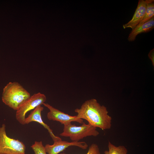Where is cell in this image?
<instances>
[{
    "label": "cell",
    "mask_w": 154,
    "mask_h": 154,
    "mask_svg": "<svg viewBox=\"0 0 154 154\" xmlns=\"http://www.w3.org/2000/svg\"><path fill=\"white\" fill-rule=\"evenodd\" d=\"M46 100V96L40 92L34 94L26 100L16 111V118L19 123L25 125V115L29 111L43 105Z\"/></svg>",
    "instance_id": "5b68a950"
},
{
    "label": "cell",
    "mask_w": 154,
    "mask_h": 154,
    "mask_svg": "<svg viewBox=\"0 0 154 154\" xmlns=\"http://www.w3.org/2000/svg\"><path fill=\"white\" fill-rule=\"evenodd\" d=\"M43 105L49 110L47 115V118L49 120L58 121L64 125L73 121L82 124L83 122V119L78 118L76 116H70L55 108L48 103H44Z\"/></svg>",
    "instance_id": "8992f818"
},
{
    "label": "cell",
    "mask_w": 154,
    "mask_h": 154,
    "mask_svg": "<svg viewBox=\"0 0 154 154\" xmlns=\"http://www.w3.org/2000/svg\"><path fill=\"white\" fill-rule=\"evenodd\" d=\"M154 1L148 3L145 15L142 19L137 26L140 25L148 21L154 17Z\"/></svg>",
    "instance_id": "7c38bea8"
},
{
    "label": "cell",
    "mask_w": 154,
    "mask_h": 154,
    "mask_svg": "<svg viewBox=\"0 0 154 154\" xmlns=\"http://www.w3.org/2000/svg\"><path fill=\"white\" fill-rule=\"evenodd\" d=\"M59 154H66L61 153ZM86 154H101L98 146L95 143H92L89 147Z\"/></svg>",
    "instance_id": "5bb4252c"
},
{
    "label": "cell",
    "mask_w": 154,
    "mask_h": 154,
    "mask_svg": "<svg viewBox=\"0 0 154 154\" xmlns=\"http://www.w3.org/2000/svg\"><path fill=\"white\" fill-rule=\"evenodd\" d=\"M154 28V17L147 22L140 25L136 26L132 30L128 37V40L129 41H134L138 35L142 33L148 32Z\"/></svg>",
    "instance_id": "30bf717a"
},
{
    "label": "cell",
    "mask_w": 154,
    "mask_h": 154,
    "mask_svg": "<svg viewBox=\"0 0 154 154\" xmlns=\"http://www.w3.org/2000/svg\"><path fill=\"white\" fill-rule=\"evenodd\" d=\"M31 96L30 93L18 82H10L3 89L2 100L6 105L17 111Z\"/></svg>",
    "instance_id": "7a4b0ae2"
},
{
    "label": "cell",
    "mask_w": 154,
    "mask_h": 154,
    "mask_svg": "<svg viewBox=\"0 0 154 154\" xmlns=\"http://www.w3.org/2000/svg\"><path fill=\"white\" fill-rule=\"evenodd\" d=\"M44 108L41 105L37 106L32 111L28 116L25 118V124H28L32 121L37 122L44 127L48 131L50 135L53 140L60 139L61 138L55 136L53 133L52 130L50 127L44 123L42 120L41 113L43 111Z\"/></svg>",
    "instance_id": "9c48e42d"
},
{
    "label": "cell",
    "mask_w": 154,
    "mask_h": 154,
    "mask_svg": "<svg viewBox=\"0 0 154 154\" xmlns=\"http://www.w3.org/2000/svg\"><path fill=\"white\" fill-rule=\"evenodd\" d=\"M31 147L35 154H46L42 141H35Z\"/></svg>",
    "instance_id": "4fadbf2b"
},
{
    "label": "cell",
    "mask_w": 154,
    "mask_h": 154,
    "mask_svg": "<svg viewBox=\"0 0 154 154\" xmlns=\"http://www.w3.org/2000/svg\"><path fill=\"white\" fill-rule=\"evenodd\" d=\"M108 150L104 152V154H127L128 151L126 147L123 145L116 146L110 141L108 144Z\"/></svg>",
    "instance_id": "8fae6325"
},
{
    "label": "cell",
    "mask_w": 154,
    "mask_h": 154,
    "mask_svg": "<svg viewBox=\"0 0 154 154\" xmlns=\"http://www.w3.org/2000/svg\"><path fill=\"white\" fill-rule=\"evenodd\" d=\"M149 58L151 60L153 65H154V48L151 50L148 54Z\"/></svg>",
    "instance_id": "9a60e30c"
},
{
    "label": "cell",
    "mask_w": 154,
    "mask_h": 154,
    "mask_svg": "<svg viewBox=\"0 0 154 154\" xmlns=\"http://www.w3.org/2000/svg\"><path fill=\"white\" fill-rule=\"evenodd\" d=\"M74 112L77 113L78 118L86 120L88 123L96 128L105 130L111 127L112 118L109 115L107 108L101 105L96 99L86 100Z\"/></svg>",
    "instance_id": "6da1fadb"
},
{
    "label": "cell",
    "mask_w": 154,
    "mask_h": 154,
    "mask_svg": "<svg viewBox=\"0 0 154 154\" xmlns=\"http://www.w3.org/2000/svg\"><path fill=\"white\" fill-rule=\"evenodd\" d=\"M52 145L46 144L44 146L46 153L48 154H59L71 146H76L83 149H86L88 145L84 141H71L70 142L62 140L61 138L53 141Z\"/></svg>",
    "instance_id": "52a82bcc"
},
{
    "label": "cell",
    "mask_w": 154,
    "mask_h": 154,
    "mask_svg": "<svg viewBox=\"0 0 154 154\" xmlns=\"http://www.w3.org/2000/svg\"><path fill=\"white\" fill-rule=\"evenodd\" d=\"M153 0H139L137 7L132 19L123 25L124 29L130 28L133 29L140 23L144 17L148 3Z\"/></svg>",
    "instance_id": "ba28073f"
},
{
    "label": "cell",
    "mask_w": 154,
    "mask_h": 154,
    "mask_svg": "<svg viewBox=\"0 0 154 154\" xmlns=\"http://www.w3.org/2000/svg\"><path fill=\"white\" fill-rule=\"evenodd\" d=\"M25 149L22 142L7 135L5 124L0 127V154H25Z\"/></svg>",
    "instance_id": "277c9868"
},
{
    "label": "cell",
    "mask_w": 154,
    "mask_h": 154,
    "mask_svg": "<svg viewBox=\"0 0 154 154\" xmlns=\"http://www.w3.org/2000/svg\"><path fill=\"white\" fill-rule=\"evenodd\" d=\"M99 134L97 128L89 124L83 122L81 125L76 126L71 123L64 125L61 136L69 137L72 141L78 142L88 136L96 137Z\"/></svg>",
    "instance_id": "3957f363"
}]
</instances>
